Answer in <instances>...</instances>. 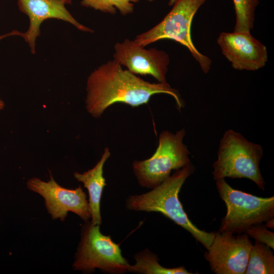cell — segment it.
<instances>
[{
	"instance_id": "6da1fadb",
	"label": "cell",
	"mask_w": 274,
	"mask_h": 274,
	"mask_svg": "<svg viewBox=\"0 0 274 274\" xmlns=\"http://www.w3.org/2000/svg\"><path fill=\"white\" fill-rule=\"evenodd\" d=\"M85 107L93 117L98 118L110 106L122 102L138 107L146 104L156 94H167L175 100L179 109L184 106L178 91L166 82L145 81L113 59L95 69L86 83Z\"/></svg>"
},
{
	"instance_id": "7a4b0ae2",
	"label": "cell",
	"mask_w": 274,
	"mask_h": 274,
	"mask_svg": "<svg viewBox=\"0 0 274 274\" xmlns=\"http://www.w3.org/2000/svg\"><path fill=\"white\" fill-rule=\"evenodd\" d=\"M195 171L190 163L175 173L152 190L141 195L129 196L126 207L129 210L155 212L162 214L188 231L208 249L213 241L215 232H209L197 228L191 221L179 199L180 190Z\"/></svg>"
},
{
	"instance_id": "3957f363",
	"label": "cell",
	"mask_w": 274,
	"mask_h": 274,
	"mask_svg": "<svg viewBox=\"0 0 274 274\" xmlns=\"http://www.w3.org/2000/svg\"><path fill=\"white\" fill-rule=\"evenodd\" d=\"M263 151L260 145L248 141L240 133L226 130L219 143L217 159L213 164L214 179L246 178L264 190L260 169Z\"/></svg>"
},
{
	"instance_id": "277c9868",
	"label": "cell",
	"mask_w": 274,
	"mask_h": 274,
	"mask_svg": "<svg viewBox=\"0 0 274 274\" xmlns=\"http://www.w3.org/2000/svg\"><path fill=\"white\" fill-rule=\"evenodd\" d=\"M206 1L178 0L159 23L136 36L134 41L144 47L161 40L175 41L188 49L202 71L207 74L211 69L212 60L196 48L191 31L193 17Z\"/></svg>"
},
{
	"instance_id": "5b68a950",
	"label": "cell",
	"mask_w": 274,
	"mask_h": 274,
	"mask_svg": "<svg viewBox=\"0 0 274 274\" xmlns=\"http://www.w3.org/2000/svg\"><path fill=\"white\" fill-rule=\"evenodd\" d=\"M216 185L226 207L219 232L242 234L253 225L273 218L274 196L261 197L235 189L225 179L216 180Z\"/></svg>"
},
{
	"instance_id": "8992f818",
	"label": "cell",
	"mask_w": 274,
	"mask_h": 274,
	"mask_svg": "<svg viewBox=\"0 0 274 274\" xmlns=\"http://www.w3.org/2000/svg\"><path fill=\"white\" fill-rule=\"evenodd\" d=\"M185 134L184 129L175 133L162 131L153 155L145 160L132 163L133 171L141 186L152 189L167 179L173 170L191 163L190 152L183 143Z\"/></svg>"
},
{
	"instance_id": "52a82bcc",
	"label": "cell",
	"mask_w": 274,
	"mask_h": 274,
	"mask_svg": "<svg viewBox=\"0 0 274 274\" xmlns=\"http://www.w3.org/2000/svg\"><path fill=\"white\" fill-rule=\"evenodd\" d=\"M129 263L123 257L119 245L110 236L102 234L99 225L87 223L83 227L73 267L75 270L92 272L95 268L109 273L128 271Z\"/></svg>"
},
{
	"instance_id": "ba28073f",
	"label": "cell",
	"mask_w": 274,
	"mask_h": 274,
	"mask_svg": "<svg viewBox=\"0 0 274 274\" xmlns=\"http://www.w3.org/2000/svg\"><path fill=\"white\" fill-rule=\"evenodd\" d=\"M252 245L246 233L218 231L204 257L216 274H245Z\"/></svg>"
},
{
	"instance_id": "9c48e42d",
	"label": "cell",
	"mask_w": 274,
	"mask_h": 274,
	"mask_svg": "<svg viewBox=\"0 0 274 274\" xmlns=\"http://www.w3.org/2000/svg\"><path fill=\"white\" fill-rule=\"evenodd\" d=\"M26 185L28 189L43 197L53 219L63 221L68 212L77 214L86 222L91 218L89 202L81 186L75 189L65 188L56 183L51 174L47 182L34 177L28 180Z\"/></svg>"
},
{
	"instance_id": "30bf717a",
	"label": "cell",
	"mask_w": 274,
	"mask_h": 274,
	"mask_svg": "<svg viewBox=\"0 0 274 274\" xmlns=\"http://www.w3.org/2000/svg\"><path fill=\"white\" fill-rule=\"evenodd\" d=\"M217 43L235 70L257 71L265 66L268 61L267 47L254 37L251 31L222 32Z\"/></svg>"
},
{
	"instance_id": "8fae6325",
	"label": "cell",
	"mask_w": 274,
	"mask_h": 274,
	"mask_svg": "<svg viewBox=\"0 0 274 274\" xmlns=\"http://www.w3.org/2000/svg\"><path fill=\"white\" fill-rule=\"evenodd\" d=\"M114 59L135 75H150L158 82H166L170 62L165 51L156 48L145 49L128 39L114 45Z\"/></svg>"
},
{
	"instance_id": "7c38bea8",
	"label": "cell",
	"mask_w": 274,
	"mask_h": 274,
	"mask_svg": "<svg viewBox=\"0 0 274 274\" xmlns=\"http://www.w3.org/2000/svg\"><path fill=\"white\" fill-rule=\"evenodd\" d=\"M19 10L29 18V26L21 37L28 44L30 52L36 53V42L41 34V25L49 19L61 20L74 25L79 30L93 32L91 28L78 22L65 7V0H17Z\"/></svg>"
},
{
	"instance_id": "4fadbf2b",
	"label": "cell",
	"mask_w": 274,
	"mask_h": 274,
	"mask_svg": "<svg viewBox=\"0 0 274 274\" xmlns=\"http://www.w3.org/2000/svg\"><path fill=\"white\" fill-rule=\"evenodd\" d=\"M110 155L109 149L105 148L101 158L92 168L82 174L78 172L74 174V178L82 182L88 191L91 223L94 225H99L101 223L100 201L103 189L106 185L103 167Z\"/></svg>"
},
{
	"instance_id": "5bb4252c",
	"label": "cell",
	"mask_w": 274,
	"mask_h": 274,
	"mask_svg": "<svg viewBox=\"0 0 274 274\" xmlns=\"http://www.w3.org/2000/svg\"><path fill=\"white\" fill-rule=\"evenodd\" d=\"M135 264L130 265L128 271L143 274H190L184 266L167 268L158 262L157 256L148 250L136 254Z\"/></svg>"
},
{
	"instance_id": "9a60e30c",
	"label": "cell",
	"mask_w": 274,
	"mask_h": 274,
	"mask_svg": "<svg viewBox=\"0 0 274 274\" xmlns=\"http://www.w3.org/2000/svg\"><path fill=\"white\" fill-rule=\"evenodd\" d=\"M273 273V252L267 245L256 241L252 245L245 274Z\"/></svg>"
},
{
	"instance_id": "2e32d148",
	"label": "cell",
	"mask_w": 274,
	"mask_h": 274,
	"mask_svg": "<svg viewBox=\"0 0 274 274\" xmlns=\"http://www.w3.org/2000/svg\"><path fill=\"white\" fill-rule=\"evenodd\" d=\"M235 22L233 31H251L254 26L259 0H233Z\"/></svg>"
},
{
	"instance_id": "e0dca14e",
	"label": "cell",
	"mask_w": 274,
	"mask_h": 274,
	"mask_svg": "<svg viewBox=\"0 0 274 274\" xmlns=\"http://www.w3.org/2000/svg\"><path fill=\"white\" fill-rule=\"evenodd\" d=\"M139 0H81L82 6L92 8L104 13L114 15L117 9L120 14L125 16L133 13V3Z\"/></svg>"
},
{
	"instance_id": "ac0fdd59",
	"label": "cell",
	"mask_w": 274,
	"mask_h": 274,
	"mask_svg": "<svg viewBox=\"0 0 274 274\" xmlns=\"http://www.w3.org/2000/svg\"><path fill=\"white\" fill-rule=\"evenodd\" d=\"M245 233L256 241L263 243L272 250L274 249V233L262 223L253 225Z\"/></svg>"
},
{
	"instance_id": "d6986e66",
	"label": "cell",
	"mask_w": 274,
	"mask_h": 274,
	"mask_svg": "<svg viewBox=\"0 0 274 274\" xmlns=\"http://www.w3.org/2000/svg\"><path fill=\"white\" fill-rule=\"evenodd\" d=\"M21 35H22V32L19 31L17 30H14L8 33L0 35V41L5 39L6 38H7L9 37L14 36H18L21 37Z\"/></svg>"
},
{
	"instance_id": "ffe728a7",
	"label": "cell",
	"mask_w": 274,
	"mask_h": 274,
	"mask_svg": "<svg viewBox=\"0 0 274 274\" xmlns=\"http://www.w3.org/2000/svg\"><path fill=\"white\" fill-rule=\"evenodd\" d=\"M273 218L271 219L268 221H267L266 223V226L268 228H272L273 229Z\"/></svg>"
},
{
	"instance_id": "44dd1931",
	"label": "cell",
	"mask_w": 274,
	"mask_h": 274,
	"mask_svg": "<svg viewBox=\"0 0 274 274\" xmlns=\"http://www.w3.org/2000/svg\"><path fill=\"white\" fill-rule=\"evenodd\" d=\"M5 106V104L2 99L0 97V111L4 109Z\"/></svg>"
},
{
	"instance_id": "7402d4cb",
	"label": "cell",
	"mask_w": 274,
	"mask_h": 274,
	"mask_svg": "<svg viewBox=\"0 0 274 274\" xmlns=\"http://www.w3.org/2000/svg\"><path fill=\"white\" fill-rule=\"evenodd\" d=\"M178 0H169L168 5L169 6H173Z\"/></svg>"
},
{
	"instance_id": "603a6c76",
	"label": "cell",
	"mask_w": 274,
	"mask_h": 274,
	"mask_svg": "<svg viewBox=\"0 0 274 274\" xmlns=\"http://www.w3.org/2000/svg\"><path fill=\"white\" fill-rule=\"evenodd\" d=\"M66 2L68 3L69 4H71L72 3V0H65Z\"/></svg>"
},
{
	"instance_id": "cb8c5ba5",
	"label": "cell",
	"mask_w": 274,
	"mask_h": 274,
	"mask_svg": "<svg viewBox=\"0 0 274 274\" xmlns=\"http://www.w3.org/2000/svg\"><path fill=\"white\" fill-rule=\"evenodd\" d=\"M148 1H150V2H152V1H154V0H148Z\"/></svg>"
}]
</instances>
